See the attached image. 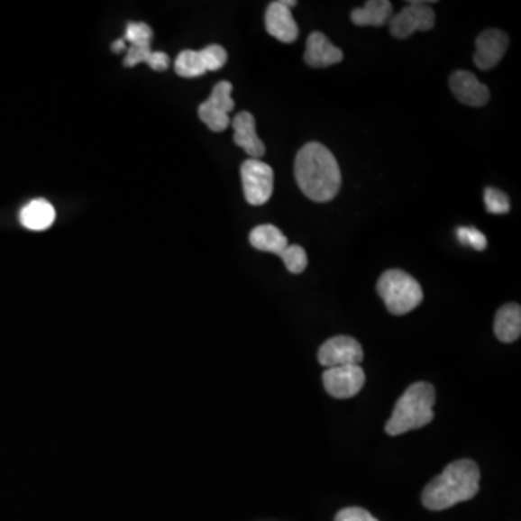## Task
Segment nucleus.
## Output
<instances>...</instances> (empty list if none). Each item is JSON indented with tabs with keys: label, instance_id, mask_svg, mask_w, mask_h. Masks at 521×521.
I'll return each mask as SVG.
<instances>
[{
	"label": "nucleus",
	"instance_id": "f257e3e1",
	"mask_svg": "<svg viewBox=\"0 0 521 521\" xmlns=\"http://www.w3.org/2000/svg\"><path fill=\"white\" fill-rule=\"evenodd\" d=\"M294 176L303 195L313 202H331L341 188L338 160L319 142L306 143L298 151L294 162Z\"/></svg>",
	"mask_w": 521,
	"mask_h": 521
},
{
	"label": "nucleus",
	"instance_id": "f03ea898",
	"mask_svg": "<svg viewBox=\"0 0 521 521\" xmlns=\"http://www.w3.org/2000/svg\"><path fill=\"white\" fill-rule=\"evenodd\" d=\"M481 472L471 459L449 463L439 477L427 484L422 494L423 506L432 511H442L463 501H470L480 491Z\"/></svg>",
	"mask_w": 521,
	"mask_h": 521
},
{
	"label": "nucleus",
	"instance_id": "7ed1b4c3",
	"mask_svg": "<svg viewBox=\"0 0 521 521\" xmlns=\"http://www.w3.org/2000/svg\"><path fill=\"white\" fill-rule=\"evenodd\" d=\"M436 391L429 382H416L404 391L397 401L393 415L386 425L389 436L422 429L434 419V406Z\"/></svg>",
	"mask_w": 521,
	"mask_h": 521
},
{
	"label": "nucleus",
	"instance_id": "20e7f679",
	"mask_svg": "<svg viewBox=\"0 0 521 521\" xmlns=\"http://www.w3.org/2000/svg\"><path fill=\"white\" fill-rule=\"evenodd\" d=\"M379 297L386 303L387 310L396 316L407 315L423 301L419 281L401 270H388L379 277L377 284Z\"/></svg>",
	"mask_w": 521,
	"mask_h": 521
},
{
	"label": "nucleus",
	"instance_id": "39448f33",
	"mask_svg": "<svg viewBox=\"0 0 521 521\" xmlns=\"http://www.w3.org/2000/svg\"><path fill=\"white\" fill-rule=\"evenodd\" d=\"M243 196L252 206H262L269 202L274 190V171L260 160H246L241 167Z\"/></svg>",
	"mask_w": 521,
	"mask_h": 521
},
{
	"label": "nucleus",
	"instance_id": "423d86ee",
	"mask_svg": "<svg viewBox=\"0 0 521 521\" xmlns=\"http://www.w3.org/2000/svg\"><path fill=\"white\" fill-rule=\"evenodd\" d=\"M235 109L232 99V85L229 81H219L212 90L209 99L198 106V118L202 119L210 131L224 133L231 125L229 114Z\"/></svg>",
	"mask_w": 521,
	"mask_h": 521
},
{
	"label": "nucleus",
	"instance_id": "0eeeda50",
	"mask_svg": "<svg viewBox=\"0 0 521 521\" xmlns=\"http://www.w3.org/2000/svg\"><path fill=\"white\" fill-rule=\"evenodd\" d=\"M436 23V15L430 6L411 5L389 19V32L398 40H406L415 32H427Z\"/></svg>",
	"mask_w": 521,
	"mask_h": 521
},
{
	"label": "nucleus",
	"instance_id": "6e6552de",
	"mask_svg": "<svg viewBox=\"0 0 521 521\" xmlns=\"http://www.w3.org/2000/svg\"><path fill=\"white\" fill-rule=\"evenodd\" d=\"M317 360L324 367L336 368L360 365L363 360L362 346L351 336H334L320 346Z\"/></svg>",
	"mask_w": 521,
	"mask_h": 521
},
{
	"label": "nucleus",
	"instance_id": "1a4fd4ad",
	"mask_svg": "<svg viewBox=\"0 0 521 521\" xmlns=\"http://www.w3.org/2000/svg\"><path fill=\"white\" fill-rule=\"evenodd\" d=\"M324 384L327 393L334 398L345 400L355 397L365 384V372L360 365L329 368L324 372Z\"/></svg>",
	"mask_w": 521,
	"mask_h": 521
},
{
	"label": "nucleus",
	"instance_id": "9d476101",
	"mask_svg": "<svg viewBox=\"0 0 521 521\" xmlns=\"http://www.w3.org/2000/svg\"><path fill=\"white\" fill-rule=\"evenodd\" d=\"M510 44L508 35L499 30H487L478 35L475 45V66L481 70H491L503 59Z\"/></svg>",
	"mask_w": 521,
	"mask_h": 521
},
{
	"label": "nucleus",
	"instance_id": "9b49d317",
	"mask_svg": "<svg viewBox=\"0 0 521 521\" xmlns=\"http://www.w3.org/2000/svg\"><path fill=\"white\" fill-rule=\"evenodd\" d=\"M449 86L456 99L466 106H484L489 100V87L482 85L477 76L470 71L459 70L452 73Z\"/></svg>",
	"mask_w": 521,
	"mask_h": 521
},
{
	"label": "nucleus",
	"instance_id": "f8f14e48",
	"mask_svg": "<svg viewBox=\"0 0 521 521\" xmlns=\"http://www.w3.org/2000/svg\"><path fill=\"white\" fill-rule=\"evenodd\" d=\"M265 28L271 37L284 44H291L298 38V25L293 18L291 9L283 2H272L265 12Z\"/></svg>",
	"mask_w": 521,
	"mask_h": 521
},
{
	"label": "nucleus",
	"instance_id": "ddd939ff",
	"mask_svg": "<svg viewBox=\"0 0 521 521\" xmlns=\"http://www.w3.org/2000/svg\"><path fill=\"white\" fill-rule=\"evenodd\" d=\"M343 52L334 47L326 35L322 32H312L306 42L305 61L313 69H324L341 63Z\"/></svg>",
	"mask_w": 521,
	"mask_h": 521
},
{
	"label": "nucleus",
	"instance_id": "4468645a",
	"mask_svg": "<svg viewBox=\"0 0 521 521\" xmlns=\"http://www.w3.org/2000/svg\"><path fill=\"white\" fill-rule=\"evenodd\" d=\"M233 141L239 148H242L246 154L250 155L252 160H260L264 157L265 145L260 140L257 133V126H255V118L250 112H241L236 114L233 121Z\"/></svg>",
	"mask_w": 521,
	"mask_h": 521
},
{
	"label": "nucleus",
	"instance_id": "2eb2a0df",
	"mask_svg": "<svg viewBox=\"0 0 521 521\" xmlns=\"http://www.w3.org/2000/svg\"><path fill=\"white\" fill-rule=\"evenodd\" d=\"M19 221L30 231H45L56 221V209L44 198H38L21 210Z\"/></svg>",
	"mask_w": 521,
	"mask_h": 521
},
{
	"label": "nucleus",
	"instance_id": "dca6fc26",
	"mask_svg": "<svg viewBox=\"0 0 521 521\" xmlns=\"http://www.w3.org/2000/svg\"><path fill=\"white\" fill-rule=\"evenodd\" d=\"M250 242L255 250L276 253L279 257L288 246V239L274 224H260L253 228L250 233Z\"/></svg>",
	"mask_w": 521,
	"mask_h": 521
},
{
	"label": "nucleus",
	"instance_id": "f3484780",
	"mask_svg": "<svg viewBox=\"0 0 521 521\" xmlns=\"http://www.w3.org/2000/svg\"><path fill=\"white\" fill-rule=\"evenodd\" d=\"M494 332L497 338L504 343L517 341L521 334V308L518 305L503 306L496 315Z\"/></svg>",
	"mask_w": 521,
	"mask_h": 521
},
{
	"label": "nucleus",
	"instance_id": "a211bd4d",
	"mask_svg": "<svg viewBox=\"0 0 521 521\" xmlns=\"http://www.w3.org/2000/svg\"><path fill=\"white\" fill-rule=\"evenodd\" d=\"M393 16V4L388 0H370L363 8L353 9L351 21L358 26H382Z\"/></svg>",
	"mask_w": 521,
	"mask_h": 521
},
{
	"label": "nucleus",
	"instance_id": "6ab92c4d",
	"mask_svg": "<svg viewBox=\"0 0 521 521\" xmlns=\"http://www.w3.org/2000/svg\"><path fill=\"white\" fill-rule=\"evenodd\" d=\"M174 70L184 78H200L207 73L202 52L193 51V50H184L178 54L174 63Z\"/></svg>",
	"mask_w": 521,
	"mask_h": 521
},
{
	"label": "nucleus",
	"instance_id": "aec40b11",
	"mask_svg": "<svg viewBox=\"0 0 521 521\" xmlns=\"http://www.w3.org/2000/svg\"><path fill=\"white\" fill-rule=\"evenodd\" d=\"M283 260L286 269L291 274H301L307 269L308 260L307 253L300 245H288L284 252L279 255Z\"/></svg>",
	"mask_w": 521,
	"mask_h": 521
},
{
	"label": "nucleus",
	"instance_id": "412c9836",
	"mask_svg": "<svg viewBox=\"0 0 521 521\" xmlns=\"http://www.w3.org/2000/svg\"><path fill=\"white\" fill-rule=\"evenodd\" d=\"M484 202L489 214L506 215L510 212V198L498 188H485Z\"/></svg>",
	"mask_w": 521,
	"mask_h": 521
},
{
	"label": "nucleus",
	"instance_id": "4be33fe9",
	"mask_svg": "<svg viewBox=\"0 0 521 521\" xmlns=\"http://www.w3.org/2000/svg\"><path fill=\"white\" fill-rule=\"evenodd\" d=\"M203 61H205L206 70L217 71L228 61V52L222 45L212 44L200 50Z\"/></svg>",
	"mask_w": 521,
	"mask_h": 521
},
{
	"label": "nucleus",
	"instance_id": "5701e85b",
	"mask_svg": "<svg viewBox=\"0 0 521 521\" xmlns=\"http://www.w3.org/2000/svg\"><path fill=\"white\" fill-rule=\"evenodd\" d=\"M456 236L462 245L472 246L475 251H484L489 245L484 233L472 226H459L456 229Z\"/></svg>",
	"mask_w": 521,
	"mask_h": 521
},
{
	"label": "nucleus",
	"instance_id": "b1692460",
	"mask_svg": "<svg viewBox=\"0 0 521 521\" xmlns=\"http://www.w3.org/2000/svg\"><path fill=\"white\" fill-rule=\"evenodd\" d=\"M154 37V32L151 26L145 23H131L126 26L125 40L129 44H141V42H151Z\"/></svg>",
	"mask_w": 521,
	"mask_h": 521
},
{
	"label": "nucleus",
	"instance_id": "393cba45",
	"mask_svg": "<svg viewBox=\"0 0 521 521\" xmlns=\"http://www.w3.org/2000/svg\"><path fill=\"white\" fill-rule=\"evenodd\" d=\"M151 54H152L151 42L133 44L129 47L128 52H126L125 59H123V66L135 67L141 63L148 64V61H150L151 59Z\"/></svg>",
	"mask_w": 521,
	"mask_h": 521
},
{
	"label": "nucleus",
	"instance_id": "a878e982",
	"mask_svg": "<svg viewBox=\"0 0 521 521\" xmlns=\"http://www.w3.org/2000/svg\"><path fill=\"white\" fill-rule=\"evenodd\" d=\"M334 521H379L361 507H348L339 511Z\"/></svg>",
	"mask_w": 521,
	"mask_h": 521
},
{
	"label": "nucleus",
	"instance_id": "bb28decb",
	"mask_svg": "<svg viewBox=\"0 0 521 521\" xmlns=\"http://www.w3.org/2000/svg\"><path fill=\"white\" fill-rule=\"evenodd\" d=\"M148 66L155 71L167 70L169 66V57L167 56L166 52L152 51L150 61H148Z\"/></svg>",
	"mask_w": 521,
	"mask_h": 521
},
{
	"label": "nucleus",
	"instance_id": "cd10ccee",
	"mask_svg": "<svg viewBox=\"0 0 521 521\" xmlns=\"http://www.w3.org/2000/svg\"><path fill=\"white\" fill-rule=\"evenodd\" d=\"M111 48L112 51H114V54H119V52L123 51V50H125V41L123 40L114 41Z\"/></svg>",
	"mask_w": 521,
	"mask_h": 521
}]
</instances>
